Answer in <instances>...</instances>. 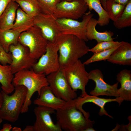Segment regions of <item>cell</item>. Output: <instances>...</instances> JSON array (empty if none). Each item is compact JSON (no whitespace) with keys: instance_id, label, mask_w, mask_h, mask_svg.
Returning a JSON list of instances; mask_svg holds the SVG:
<instances>
[{"instance_id":"cell-33","label":"cell","mask_w":131,"mask_h":131,"mask_svg":"<svg viewBox=\"0 0 131 131\" xmlns=\"http://www.w3.org/2000/svg\"><path fill=\"white\" fill-rule=\"evenodd\" d=\"M11 125L9 124L6 123L3 125L2 129L0 131H10L12 129Z\"/></svg>"},{"instance_id":"cell-8","label":"cell","mask_w":131,"mask_h":131,"mask_svg":"<svg viewBox=\"0 0 131 131\" xmlns=\"http://www.w3.org/2000/svg\"><path fill=\"white\" fill-rule=\"evenodd\" d=\"M47 76L49 86L56 97L66 102L76 98V93L69 85L61 68Z\"/></svg>"},{"instance_id":"cell-21","label":"cell","mask_w":131,"mask_h":131,"mask_svg":"<svg viewBox=\"0 0 131 131\" xmlns=\"http://www.w3.org/2000/svg\"><path fill=\"white\" fill-rule=\"evenodd\" d=\"M34 18L27 14L21 8H18L12 29L21 33L27 31L34 25Z\"/></svg>"},{"instance_id":"cell-32","label":"cell","mask_w":131,"mask_h":131,"mask_svg":"<svg viewBox=\"0 0 131 131\" xmlns=\"http://www.w3.org/2000/svg\"><path fill=\"white\" fill-rule=\"evenodd\" d=\"M12 0H0V16Z\"/></svg>"},{"instance_id":"cell-39","label":"cell","mask_w":131,"mask_h":131,"mask_svg":"<svg viewBox=\"0 0 131 131\" xmlns=\"http://www.w3.org/2000/svg\"><path fill=\"white\" fill-rule=\"evenodd\" d=\"M96 130L93 128V127H89L86 129L84 131H95Z\"/></svg>"},{"instance_id":"cell-42","label":"cell","mask_w":131,"mask_h":131,"mask_svg":"<svg viewBox=\"0 0 131 131\" xmlns=\"http://www.w3.org/2000/svg\"><path fill=\"white\" fill-rule=\"evenodd\" d=\"M12 1H16L17 0H12Z\"/></svg>"},{"instance_id":"cell-27","label":"cell","mask_w":131,"mask_h":131,"mask_svg":"<svg viewBox=\"0 0 131 131\" xmlns=\"http://www.w3.org/2000/svg\"><path fill=\"white\" fill-rule=\"evenodd\" d=\"M125 5L109 0L106 3V11L110 19L113 21L116 20L120 16Z\"/></svg>"},{"instance_id":"cell-36","label":"cell","mask_w":131,"mask_h":131,"mask_svg":"<svg viewBox=\"0 0 131 131\" xmlns=\"http://www.w3.org/2000/svg\"><path fill=\"white\" fill-rule=\"evenodd\" d=\"M107 0H99L104 9L106 11V3Z\"/></svg>"},{"instance_id":"cell-31","label":"cell","mask_w":131,"mask_h":131,"mask_svg":"<svg viewBox=\"0 0 131 131\" xmlns=\"http://www.w3.org/2000/svg\"><path fill=\"white\" fill-rule=\"evenodd\" d=\"M12 55L9 52H7L0 45V63L3 65H10L12 62Z\"/></svg>"},{"instance_id":"cell-15","label":"cell","mask_w":131,"mask_h":131,"mask_svg":"<svg viewBox=\"0 0 131 131\" xmlns=\"http://www.w3.org/2000/svg\"><path fill=\"white\" fill-rule=\"evenodd\" d=\"M74 100L76 109L81 112L84 116L87 118H89L90 114L88 112L84 111L82 108L83 105L85 103L92 102L94 104L100 107L98 113L99 115L100 116L105 115L112 118L113 117L109 115L105 109L104 106L108 102H116L120 105L122 103L119 97L115 99L102 98L97 96L88 94L83 97L80 96L76 98Z\"/></svg>"},{"instance_id":"cell-17","label":"cell","mask_w":131,"mask_h":131,"mask_svg":"<svg viewBox=\"0 0 131 131\" xmlns=\"http://www.w3.org/2000/svg\"><path fill=\"white\" fill-rule=\"evenodd\" d=\"M107 60L114 64L131 66V44L128 42L122 41L121 45L113 52Z\"/></svg>"},{"instance_id":"cell-6","label":"cell","mask_w":131,"mask_h":131,"mask_svg":"<svg viewBox=\"0 0 131 131\" xmlns=\"http://www.w3.org/2000/svg\"><path fill=\"white\" fill-rule=\"evenodd\" d=\"M85 65L79 59L74 64L61 68L69 85L74 91L78 90L81 91L80 96L88 94L85 87L89 80V73L86 71Z\"/></svg>"},{"instance_id":"cell-22","label":"cell","mask_w":131,"mask_h":131,"mask_svg":"<svg viewBox=\"0 0 131 131\" xmlns=\"http://www.w3.org/2000/svg\"><path fill=\"white\" fill-rule=\"evenodd\" d=\"M9 65H3L0 63V83L2 90L9 94L14 90L15 87L12 83L14 75Z\"/></svg>"},{"instance_id":"cell-26","label":"cell","mask_w":131,"mask_h":131,"mask_svg":"<svg viewBox=\"0 0 131 131\" xmlns=\"http://www.w3.org/2000/svg\"><path fill=\"white\" fill-rule=\"evenodd\" d=\"M114 26L121 29L131 26V0H129L125 6L122 14L116 20L114 21Z\"/></svg>"},{"instance_id":"cell-1","label":"cell","mask_w":131,"mask_h":131,"mask_svg":"<svg viewBox=\"0 0 131 131\" xmlns=\"http://www.w3.org/2000/svg\"><path fill=\"white\" fill-rule=\"evenodd\" d=\"M85 42L73 35L61 34L56 42L61 68L74 64L88 53L90 49Z\"/></svg>"},{"instance_id":"cell-41","label":"cell","mask_w":131,"mask_h":131,"mask_svg":"<svg viewBox=\"0 0 131 131\" xmlns=\"http://www.w3.org/2000/svg\"><path fill=\"white\" fill-rule=\"evenodd\" d=\"M72 0H61V1L66 0V1H71Z\"/></svg>"},{"instance_id":"cell-40","label":"cell","mask_w":131,"mask_h":131,"mask_svg":"<svg viewBox=\"0 0 131 131\" xmlns=\"http://www.w3.org/2000/svg\"><path fill=\"white\" fill-rule=\"evenodd\" d=\"M2 121V119L0 117V125Z\"/></svg>"},{"instance_id":"cell-10","label":"cell","mask_w":131,"mask_h":131,"mask_svg":"<svg viewBox=\"0 0 131 131\" xmlns=\"http://www.w3.org/2000/svg\"><path fill=\"white\" fill-rule=\"evenodd\" d=\"M88 7L84 0L61 1L57 6L53 15L57 19L74 20L80 18L86 13Z\"/></svg>"},{"instance_id":"cell-28","label":"cell","mask_w":131,"mask_h":131,"mask_svg":"<svg viewBox=\"0 0 131 131\" xmlns=\"http://www.w3.org/2000/svg\"><path fill=\"white\" fill-rule=\"evenodd\" d=\"M116 46L110 49L94 53L93 55L89 58L83 63L85 65H88L91 63L96 61L107 60L111 55L121 44Z\"/></svg>"},{"instance_id":"cell-18","label":"cell","mask_w":131,"mask_h":131,"mask_svg":"<svg viewBox=\"0 0 131 131\" xmlns=\"http://www.w3.org/2000/svg\"><path fill=\"white\" fill-rule=\"evenodd\" d=\"M116 80L120 83L121 87L118 89V97L122 102L123 101L131 100V71L123 70L116 75Z\"/></svg>"},{"instance_id":"cell-7","label":"cell","mask_w":131,"mask_h":131,"mask_svg":"<svg viewBox=\"0 0 131 131\" xmlns=\"http://www.w3.org/2000/svg\"><path fill=\"white\" fill-rule=\"evenodd\" d=\"M58 48L56 42L48 41L45 53L33 65L32 69L36 73L47 75L60 68Z\"/></svg>"},{"instance_id":"cell-13","label":"cell","mask_w":131,"mask_h":131,"mask_svg":"<svg viewBox=\"0 0 131 131\" xmlns=\"http://www.w3.org/2000/svg\"><path fill=\"white\" fill-rule=\"evenodd\" d=\"M55 110L45 106L35 107L34 110L36 120L33 126V131H62L59 126L54 123L50 115L54 113Z\"/></svg>"},{"instance_id":"cell-38","label":"cell","mask_w":131,"mask_h":131,"mask_svg":"<svg viewBox=\"0 0 131 131\" xmlns=\"http://www.w3.org/2000/svg\"><path fill=\"white\" fill-rule=\"evenodd\" d=\"M12 131H21L22 130L21 128L14 127L12 128Z\"/></svg>"},{"instance_id":"cell-9","label":"cell","mask_w":131,"mask_h":131,"mask_svg":"<svg viewBox=\"0 0 131 131\" xmlns=\"http://www.w3.org/2000/svg\"><path fill=\"white\" fill-rule=\"evenodd\" d=\"M9 52L12 55V61L9 66L13 74L32 68L37 61L31 57L28 48L18 42L16 45L10 46Z\"/></svg>"},{"instance_id":"cell-25","label":"cell","mask_w":131,"mask_h":131,"mask_svg":"<svg viewBox=\"0 0 131 131\" xmlns=\"http://www.w3.org/2000/svg\"><path fill=\"white\" fill-rule=\"evenodd\" d=\"M16 2L26 13L34 17L41 12L37 0H17Z\"/></svg>"},{"instance_id":"cell-16","label":"cell","mask_w":131,"mask_h":131,"mask_svg":"<svg viewBox=\"0 0 131 131\" xmlns=\"http://www.w3.org/2000/svg\"><path fill=\"white\" fill-rule=\"evenodd\" d=\"M39 95V97L33 101L34 105L48 107L56 111L63 107L67 102L56 97L49 85L42 87Z\"/></svg>"},{"instance_id":"cell-19","label":"cell","mask_w":131,"mask_h":131,"mask_svg":"<svg viewBox=\"0 0 131 131\" xmlns=\"http://www.w3.org/2000/svg\"><path fill=\"white\" fill-rule=\"evenodd\" d=\"M98 24V20L93 18H90L86 26V35L88 40H95L98 43L103 41H113V38L114 33L111 31H105L104 32H99L96 30V27Z\"/></svg>"},{"instance_id":"cell-37","label":"cell","mask_w":131,"mask_h":131,"mask_svg":"<svg viewBox=\"0 0 131 131\" xmlns=\"http://www.w3.org/2000/svg\"><path fill=\"white\" fill-rule=\"evenodd\" d=\"M3 101V98L1 92H0V109Z\"/></svg>"},{"instance_id":"cell-12","label":"cell","mask_w":131,"mask_h":131,"mask_svg":"<svg viewBox=\"0 0 131 131\" xmlns=\"http://www.w3.org/2000/svg\"><path fill=\"white\" fill-rule=\"evenodd\" d=\"M93 15L89 11L83 16L81 22L66 18L57 19V20L62 34L73 35L87 41L88 40L86 35V26Z\"/></svg>"},{"instance_id":"cell-34","label":"cell","mask_w":131,"mask_h":131,"mask_svg":"<svg viewBox=\"0 0 131 131\" xmlns=\"http://www.w3.org/2000/svg\"><path fill=\"white\" fill-rule=\"evenodd\" d=\"M115 2L126 5L130 0H109Z\"/></svg>"},{"instance_id":"cell-35","label":"cell","mask_w":131,"mask_h":131,"mask_svg":"<svg viewBox=\"0 0 131 131\" xmlns=\"http://www.w3.org/2000/svg\"><path fill=\"white\" fill-rule=\"evenodd\" d=\"M23 131H33V126L28 125L26 126Z\"/></svg>"},{"instance_id":"cell-23","label":"cell","mask_w":131,"mask_h":131,"mask_svg":"<svg viewBox=\"0 0 131 131\" xmlns=\"http://www.w3.org/2000/svg\"><path fill=\"white\" fill-rule=\"evenodd\" d=\"M21 33L12 29H0V45L7 52H8L11 45H16L18 43V37Z\"/></svg>"},{"instance_id":"cell-29","label":"cell","mask_w":131,"mask_h":131,"mask_svg":"<svg viewBox=\"0 0 131 131\" xmlns=\"http://www.w3.org/2000/svg\"><path fill=\"white\" fill-rule=\"evenodd\" d=\"M41 12L44 14L53 15L57 5L61 0H37Z\"/></svg>"},{"instance_id":"cell-24","label":"cell","mask_w":131,"mask_h":131,"mask_svg":"<svg viewBox=\"0 0 131 131\" xmlns=\"http://www.w3.org/2000/svg\"><path fill=\"white\" fill-rule=\"evenodd\" d=\"M89 11L94 10L99 16L98 24L101 26L107 25L110 19L106 11L103 8L99 0H84Z\"/></svg>"},{"instance_id":"cell-14","label":"cell","mask_w":131,"mask_h":131,"mask_svg":"<svg viewBox=\"0 0 131 131\" xmlns=\"http://www.w3.org/2000/svg\"><path fill=\"white\" fill-rule=\"evenodd\" d=\"M89 78L94 81L96 84L94 90L90 92L91 95L118 97L117 88L119 82H118L112 85L106 82L104 80L103 74L99 69H96L90 71L89 73Z\"/></svg>"},{"instance_id":"cell-2","label":"cell","mask_w":131,"mask_h":131,"mask_svg":"<svg viewBox=\"0 0 131 131\" xmlns=\"http://www.w3.org/2000/svg\"><path fill=\"white\" fill-rule=\"evenodd\" d=\"M74 100L67 102L63 107L56 111V123L65 131H84L93 127L95 121L86 117L76 109Z\"/></svg>"},{"instance_id":"cell-20","label":"cell","mask_w":131,"mask_h":131,"mask_svg":"<svg viewBox=\"0 0 131 131\" xmlns=\"http://www.w3.org/2000/svg\"><path fill=\"white\" fill-rule=\"evenodd\" d=\"M19 6L16 1L12 0L0 16V29H12L16 19V12Z\"/></svg>"},{"instance_id":"cell-3","label":"cell","mask_w":131,"mask_h":131,"mask_svg":"<svg viewBox=\"0 0 131 131\" xmlns=\"http://www.w3.org/2000/svg\"><path fill=\"white\" fill-rule=\"evenodd\" d=\"M14 87L23 85L27 91L25 102L21 110V113L27 112L32 103L31 98L37 92L38 95L43 87L49 85L46 75L35 72L32 68L23 70L14 74L12 82Z\"/></svg>"},{"instance_id":"cell-11","label":"cell","mask_w":131,"mask_h":131,"mask_svg":"<svg viewBox=\"0 0 131 131\" xmlns=\"http://www.w3.org/2000/svg\"><path fill=\"white\" fill-rule=\"evenodd\" d=\"M34 25L41 30L48 41L56 42L62 34L59 24L53 15H47L40 13L34 18Z\"/></svg>"},{"instance_id":"cell-4","label":"cell","mask_w":131,"mask_h":131,"mask_svg":"<svg viewBox=\"0 0 131 131\" xmlns=\"http://www.w3.org/2000/svg\"><path fill=\"white\" fill-rule=\"evenodd\" d=\"M14 90V92L10 96L1 91L3 101L0 109V117L11 123L16 122L18 119L27 91L23 85L15 87Z\"/></svg>"},{"instance_id":"cell-5","label":"cell","mask_w":131,"mask_h":131,"mask_svg":"<svg viewBox=\"0 0 131 131\" xmlns=\"http://www.w3.org/2000/svg\"><path fill=\"white\" fill-rule=\"evenodd\" d=\"M18 41L28 48L31 57L37 60L45 52L48 42L41 29L34 25L21 33Z\"/></svg>"},{"instance_id":"cell-30","label":"cell","mask_w":131,"mask_h":131,"mask_svg":"<svg viewBox=\"0 0 131 131\" xmlns=\"http://www.w3.org/2000/svg\"><path fill=\"white\" fill-rule=\"evenodd\" d=\"M121 43V42L118 41H103L98 43L94 47L90 49L89 51L94 53L106 50L118 45Z\"/></svg>"}]
</instances>
